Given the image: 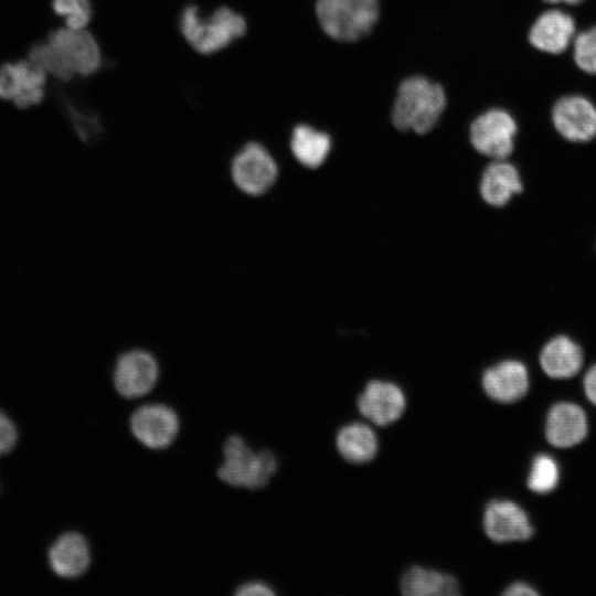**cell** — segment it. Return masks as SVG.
I'll use <instances>...</instances> for the list:
<instances>
[{"label":"cell","mask_w":596,"mask_h":596,"mask_svg":"<svg viewBox=\"0 0 596 596\" xmlns=\"http://www.w3.org/2000/svg\"><path fill=\"white\" fill-rule=\"evenodd\" d=\"M224 461L219 478L234 487L251 490L265 487L277 470L278 461L269 450H252L238 435L230 436L223 447Z\"/></svg>","instance_id":"obj_3"},{"label":"cell","mask_w":596,"mask_h":596,"mask_svg":"<svg viewBox=\"0 0 596 596\" xmlns=\"http://www.w3.org/2000/svg\"><path fill=\"white\" fill-rule=\"evenodd\" d=\"M549 3H566V4H578L584 0H543Z\"/></svg>","instance_id":"obj_32"},{"label":"cell","mask_w":596,"mask_h":596,"mask_svg":"<svg viewBox=\"0 0 596 596\" xmlns=\"http://www.w3.org/2000/svg\"><path fill=\"white\" fill-rule=\"evenodd\" d=\"M503 595L505 596H536L539 595V593L528 583L514 582L504 589Z\"/></svg>","instance_id":"obj_31"},{"label":"cell","mask_w":596,"mask_h":596,"mask_svg":"<svg viewBox=\"0 0 596 596\" xmlns=\"http://www.w3.org/2000/svg\"><path fill=\"white\" fill-rule=\"evenodd\" d=\"M45 84L46 73L29 58L0 66V98L13 102L18 108L40 104Z\"/></svg>","instance_id":"obj_8"},{"label":"cell","mask_w":596,"mask_h":596,"mask_svg":"<svg viewBox=\"0 0 596 596\" xmlns=\"http://www.w3.org/2000/svg\"><path fill=\"white\" fill-rule=\"evenodd\" d=\"M28 58L60 81L68 82L75 76L47 40L33 45Z\"/></svg>","instance_id":"obj_24"},{"label":"cell","mask_w":596,"mask_h":596,"mask_svg":"<svg viewBox=\"0 0 596 596\" xmlns=\"http://www.w3.org/2000/svg\"><path fill=\"white\" fill-rule=\"evenodd\" d=\"M560 468L553 457L547 454H539L533 458L526 479L530 490L535 493H547L558 483Z\"/></svg>","instance_id":"obj_23"},{"label":"cell","mask_w":596,"mask_h":596,"mask_svg":"<svg viewBox=\"0 0 596 596\" xmlns=\"http://www.w3.org/2000/svg\"><path fill=\"white\" fill-rule=\"evenodd\" d=\"M556 131L572 142H587L596 137V107L584 96L560 98L552 108Z\"/></svg>","instance_id":"obj_10"},{"label":"cell","mask_w":596,"mask_h":596,"mask_svg":"<svg viewBox=\"0 0 596 596\" xmlns=\"http://www.w3.org/2000/svg\"><path fill=\"white\" fill-rule=\"evenodd\" d=\"M401 593L407 596H454L460 594L455 576L419 565L406 570L400 582Z\"/></svg>","instance_id":"obj_20"},{"label":"cell","mask_w":596,"mask_h":596,"mask_svg":"<svg viewBox=\"0 0 596 596\" xmlns=\"http://www.w3.org/2000/svg\"><path fill=\"white\" fill-rule=\"evenodd\" d=\"M582 348L567 336H556L542 348L539 356L542 370L552 379H568L583 365Z\"/></svg>","instance_id":"obj_19"},{"label":"cell","mask_w":596,"mask_h":596,"mask_svg":"<svg viewBox=\"0 0 596 596\" xmlns=\"http://www.w3.org/2000/svg\"><path fill=\"white\" fill-rule=\"evenodd\" d=\"M47 41L75 75L89 76L102 67V49L85 29L60 28L49 34Z\"/></svg>","instance_id":"obj_7"},{"label":"cell","mask_w":596,"mask_h":596,"mask_svg":"<svg viewBox=\"0 0 596 596\" xmlns=\"http://www.w3.org/2000/svg\"><path fill=\"white\" fill-rule=\"evenodd\" d=\"M317 15L324 32L339 41L366 35L379 15L377 0H318Z\"/></svg>","instance_id":"obj_4"},{"label":"cell","mask_w":596,"mask_h":596,"mask_svg":"<svg viewBox=\"0 0 596 596\" xmlns=\"http://www.w3.org/2000/svg\"><path fill=\"white\" fill-rule=\"evenodd\" d=\"M583 386L587 398L596 405V364L590 366L586 372Z\"/></svg>","instance_id":"obj_30"},{"label":"cell","mask_w":596,"mask_h":596,"mask_svg":"<svg viewBox=\"0 0 596 596\" xmlns=\"http://www.w3.org/2000/svg\"><path fill=\"white\" fill-rule=\"evenodd\" d=\"M479 191L486 203L492 206L505 205L515 194L523 191L518 169L503 160H494L483 171Z\"/></svg>","instance_id":"obj_18"},{"label":"cell","mask_w":596,"mask_h":596,"mask_svg":"<svg viewBox=\"0 0 596 596\" xmlns=\"http://www.w3.org/2000/svg\"><path fill=\"white\" fill-rule=\"evenodd\" d=\"M290 149L299 163L313 169L321 166L328 157L331 139L326 132L308 125H298L291 134Z\"/></svg>","instance_id":"obj_22"},{"label":"cell","mask_w":596,"mask_h":596,"mask_svg":"<svg viewBox=\"0 0 596 596\" xmlns=\"http://www.w3.org/2000/svg\"><path fill=\"white\" fill-rule=\"evenodd\" d=\"M68 117L77 136L85 143H94L103 136L104 127L100 118L89 110L68 107Z\"/></svg>","instance_id":"obj_27"},{"label":"cell","mask_w":596,"mask_h":596,"mask_svg":"<svg viewBox=\"0 0 596 596\" xmlns=\"http://www.w3.org/2000/svg\"><path fill=\"white\" fill-rule=\"evenodd\" d=\"M18 439L17 428L11 418L0 411V456L13 450Z\"/></svg>","instance_id":"obj_28"},{"label":"cell","mask_w":596,"mask_h":596,"mask_svg":"<svg viewBox=\"0 0 596 596\" xmlns=\"http://www.w3.org/2000/svg\"><path fill=\"white\" fill-rule=\"evenodd\" d=\"M179 29L195 52L211 55L241 39L246 33L247 23L243 14L226 6L203 15L198 6L189 4L180 12Z\"/></svg>","instance_id":"obj_1"},{"label":"cell","mask_w":596,"mask_h":596,"mask_svg":"<svg viewBox=\"0 0 596 596\" xmlns=\"http://www.w3.org/2000/svg\"><path fill=\"white\" fill-rule=\"evenodd\" d=\"M179 426L175 412L163 404L143 405L130 417L132 435L152 449L170 446L178 435Z\"/></svg>","instance_id":"obj_11"},{"label":"cell","mask_w":596,"mask_h":596,"mask_svg":"<svg viewBox=\"0 0 596 596\" xmlns=\"http://www.w3.org/2000/svg\"><path fill=\"white\" fill-rule=\"evenodd\" d=\"M575 38V21L561 10H547L540 14L529 31V41L538 50L560 54Z\"/></svg>","instance_id":"obj_16"},{"label":"cell","mask_w":596,"mask_h":596,"mask_svg":"<svg viewBox=\"0 0 596 596\" xmlns=\"http://www.w3.org/2000/svg\"><path fill=\"white\" fill-rule=\"evenodd\" d=\"M52 571L63 578L83 575L91 564V553L85 538L77 532L62 534L49 550Z\"/></svg>","instance_id":"obj_17"},{"label":"cell","mask_w":596,"mask_h":596,"mask_svg":"<svg viewBox=\"0 0 596 596\" xmlns=\"http://www.w3.org/2000/svg\"><path fill=\"white\" fill-rule=\"evenodd\" d=\"M52 9L71 29H85L93 18L92 0H52Z\"/></svg>","instance_id":"obj_25"},{"label":"cell","mask_w":596,"mask_h":596,"mask_svg":"<svg viewBox=\"0 0 596 596\" xmlns=\"http://www.w3.org/2000/svg\"><path fill=\"white\" fill-rule=\"evenodd\" d=\"M446 105L440 85L422 76L403 81L392 111V120L400 130L426 134L437 124Z\"/></svg>","instance_id":"obj_2"},{"label":"cell","mask_w":596,"mask_h":596,"mask_svg":"<svg viewBox=\"0 0 596 596\" xmlns=\"http://www.w3.org/2000/svg\"><path fill=\"white\" fill-rule=\"evenodd\" d=\"M275 592L266 584L260 582H251L238 587L235 592V595L238 596H253V595H265L273 596Z\"/></svg>","instance_id":"obj_29"},{"label":"cell","mask_w":596,"mask_h":596,"mask_svg":"<svg viewBox=\"0 0 596 596\" xmlns=\"http://www.w3.org/2000/svg\"><path fill=\"white\" fill-rule=\"evenodd\" d=\"M526 366L518 360H503L488 368L481 377L486 394L499 403H513L521 400L529 390Z\"/></svg>","instance_id":"obj_14"},{"label":"cell","mask_w":596,"mask_h":596,"mask_svg":"<svg viewBox=\"0 0 596 596\" xmlns=\"http://www.w3.org/2000/svg\"><path fill=\"white\" fill-rule=\"evenodd\" d=\"M587 417L581 406L570 402L554 404L545 421L546 440L558 448L579 444L587 434Z\"/></svg>","instance_id":"obj_15"},{"label":"cell","mask_w":596,"mask_h":596,"mask_svg":"<svg viewBox=\"0 0 596 596\" xmlns=\"http://www.w3.org/2000/svg\"><path fill=\"white\" fill-rule=\"evenodd\" d=\"M518 126L507 110L494 108L478 116L470 127V141L481 155L494 160L508 158L514 149Z\"/></svg>","instance_id":"obj_6"},{"label":"cell","mask_w":596,"mask_h":596,"mask_svg":"<svg viewBox=\"0 0 596 596\" xmlns=\"http://www.w3.org/2000/svg\"><path fill=\"white\" fill-rule=\"evenodd\" d=\"M336 446L342 458L360 465L371 461L376 456L379 440L369 425L353 422L338 430Z\"/></svg>","instance_id":"obj_21"},{"label":"cell","mask_w":596,"mask_h":596,"mask_svg":"<svg viewBox=\"0 0 596 596\" xmlns=\"http://www.w3.org/2000/svg\"><path fill=\"white\" fill-rule=\"evenodd\" d=\"M230 174L240 191L251 196H259L275 184L278 167L262 143L249 141L233 156Z\"/></svg>","instance_id":"obj_5"},{"label":"cell","mask_w":596,"mask_h":596,"mask_svg":"<svg viewBox=\"0 0 596 596\" xmlns=\"http://www.w3.org/2000/svg\"><path fill=\"white\" fill-rule=\"evenodd\" d=\"M482 523L487 536L497 543L524 541L533 535L526 512L511 500L489 501L483 511Z\"/></svg>","instance_id":"obj_12"},{"label":"cell","mask_w":596,"mask_h":596,"mask_svg":"<svg viewBox=\"0 0 596 596\" xmlns=\"http://www.w3.org/2000/svg\"><path fill=\"white\" fill-rule=\"evenodd\" d=\"M159 366L148 351L134 349L119 355L114 369V385L126 398H136L149 393L158 379Z\"/></svg>","instance_id":"obj_9"},{"label":"cell","mask_w":596,"mask_h":596,"mask_svg":"<svg viewBox=\"0 0 596 596\" xmlns=\"http://www.w3.org/2000/svg\"><path fill=\"white\" fill-rule=\"evenodd\" d=\"M573 56L582 71L596 75V26L585 30L574 38Z\"/></svg>","instance_id":"obj_26"},{"label":"cell","mask_w":596,"mask_h":596,"mask_svg":"<svg viewBox=\"0 0 596 596\" xmlns=\"http://www.w3.org/2000/svg\"><path fill=\"white\" fill-rule=\"evenodd\" d=\"M359 412L379 426L396 422L406 407V396L395 383L385 380L370 381L358 396Z\"/></svg>","instance_id":"obj_13"}]
</instances>
